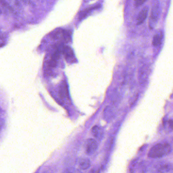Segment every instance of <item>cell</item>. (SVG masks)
<instances>
[{"mask_svg":"<svg viewBox=\"0 0 173 173\" xmlns=\"http://www.w3.org/2000/svg\"><path fill=\"white\" fill-rule=\"evenodd\" d=\"M100 7H101V5L98 4V5H95L94 6L91 7L90 8L86 9L84 11H82L81 12H80V14H79V19H82L83 18H84L86 16H87L91 12V11L94 10L98 9L99 8H100Z\"/></svg>","mask_w":173,"mask_h":173,"instance_id":"8","label":"cell"},{"mask_svg":"<svg viewBox=\"0 0 173 173\" xmlns=\"http://www.w3.org/2000/svg\"><path fill=\"white\" fill-rule=\"evenodd\" d=\"M171 147L168 143H159L153 146L148 153V156L152 159H159L170 154Z\"/></svg>","mask_w":173,"mask_h":173,"instance_id":"1","label":"cell"},{"mask_svg":"<svg viewBox=\"0 0 173 173\" xmlns=\"http://www.w3.org/2000/svg\"><path fill=\"white\" fill-rule=\"evenodd\" d=\"M0 3L2 4L3 6L7 8V9L9 10L10 11H13V10H12L11 7L9 5L6 1H4V0H0Z\"/></svg>","mask_w":173,"mask_h":173,"instance_id":"12","label":"cell"},{"mask_svg":"<svg viewBox=\"0 0 173 173\" xmlns=\"http://www.w3.org/2000/svg\"><path fill=\"white\" fill-rule=\"evenodd\" d=\"M172 168V166L171 164H164L160 165L159 167V173H165L167 171H169Z\"/></svg>","mask_w":173,"mask_h":173,"instance_id":"11","label":"cell"},{"mask_svg":"<svg viewBox=\"0 0 173 173\" xmlns=\"http://www.w3.org/2000/svg\"><path fill=\"white\" fill-rule=\"evenodd\" d=\"M78 165L81 170H86L90 168V162L88 159H81L79 160Z\"/></svg>","mask_w":173,"mask_h":173,"instance_id":"7","label":"cell"},{"mask_svg":"<svg viewBox=\"0 0 173 173\" xmlns=\"http://www.w3.org/2000/svg\"><path fill=\"white\" fill-rule=\"evenodd\" d=\"M2 123H1V122H0V130H1V129H2Z\"/></svg>","mask_w":173,"mask_h":173,"instance_id":"15","label":"cell"},{"mask_svg":"<svg viewBox=\"0 0 173 173\" xmlns=\"http://www.w3.org/2000/svg\"><path fill=\"white\" fill-rule=\"evenodd\" d=\"M64 173H81V172L78 170L73 169V170H66Z\"/></svg>","mask_w":173,"mask_h":173,"instance_id":"14","label":"cell"},{"mask_svg":"<svg viewBox=\"0 0 173 173\" xmlns=\"http://www.w3.org/2000/svg\"><path fill=\"white\" fill-rule=\"evenodd\" d=\"M148 10L149 9L147 7H145L143 8V9L141 10L138 15V18H137V24L140 25L142 24L144 21L146 20L147 17L148 13Z\"/></svg>","mask_w":173,"mask_h":173,"instance_id":"5","label":"cell"},{"mask_svg":"<svg viewBox=\"0 0 173 173\" xmlns=\"http://www.w3.org/2000/svg\"><path fill=\"white\" fill-rule=\"evenodd\" d=\"M160 9L159 4L154 5L152 8L150 19V27L153 29L156 26L160 15Z\"/></svg>","mask_w":173,"mask_h":173,"instance_id":"2","label":"cell"},{"mask_svg":"<svg viewBox=\"0 0 173 173\" xmlns=\"http://www.w3.org/2000/svg\"><path fill=\"white\" fill-rule=\"evenodd\" d=\"M146 0H135V6L137 7L141 6V5H143V4L146 2Z\"/></svg>","mask_w":173,"mask_h":173,"instance_id":"13","label":"cell"},{"mask_svg":"<svg viewBox=\"0 0 173 173\" xmlns=\"http://www.w3.org/2000/svg\"><path fill=\"white\" fill-rule=\"evenodd\" d=\"M162 39H163V33L162 32H159L154 35L152 41V44L156 47L159 46L162 43Z\"/></svg>","mask_w":173,"mask_h":173,"instance_id":"9","label":"cell"},{"mask_svg":"<svg viewBox=\"0 0 173 173\" xmlns=\"http://www.w3.org/2000/svg\"><path fill=\"white\" fill-rule=\"evenodd\" d=\"M85 152L88 155L94 154L98 149V143L93 139H89L85 143Z\"/></svg>","mask_w":173,"mask_h":173,"instance_id":"4","label":"cell"},{"mask_svg":"<svg viewBox=\"0 0 173 173\" xmlns=\"http://www.w3.org/2000/svg\"><path fill=\"white\" fill-rule=\"evenodd\" d=\"M91 132L93 135L96 138H98L99 139H101L103 136V131L102 129L99 127L98 126H95L91 130Z\"/></svg>","mask_w":173,"mask_h":173,"instance_id":"10","label":"cell"},{"mask_svg":"<svg viewBox=\"0 0 173 173\" xmlns=\"http://www.w3.org/2000/svg\"><path fill=\"white\" fill-rule=\"evenodd\" d=\"M59 94L61 97L64 98H68L69 97V92L68 86L66 82H63L61 83V86L59 87Z\"/></svg>","mask_w":173,"mask_h":173,"instance_id":"6","label":"cell"},{"mask_svg":"<svg viewBox=\"0 0 173 173\" xmlns=\"http://www.w3.org/2000/svg\"><path fill=\"white\" fill-rule=\"evenodd\" d=\"M61 52L64 55L66 60L68 62H75L76 59L74 55V52L72 49L68 46H63L60 48Z\"/></svg>","mask_w":173,"mask_h":173,"instance_id":"3","label":"cell"}]
</instances>
